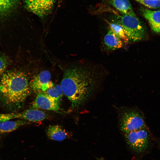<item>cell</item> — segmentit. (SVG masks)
<instances>
[{
	"label": "cell",
	"mask_w": 160,
	"mask_h": 160,
	"mask_svg": "<svg viewBox=\"0 0 160 160\" xmlns=\"http://www.w3.org/2000/svg\"><path fill=\"white\" fill-rule=\"evenodd\" d=\"M95 84L93 76L89 70L73 66L64 70L60 85L63 94L74 108L81 105L92 96Z\"/></svg>",
	"instance_id": "6da1fadb"
},
{
	"label": "cell",
	"mask_w": 160,
	"mask_h": 160,
	"mask_svg": "<svg viewBox=\"0 0 160 160\" xmlns=\"http://www.w3.org/2000/svg\"><path fill=\"white\" fill-rule=\"evenodd\" d=\"M30 83L23 72L11 70L4 73L0 81V95L5 103L13 108L21 106L30 94Z\"/></svg>",
	"instance_id": "7a4b0ae2"
},
{
	"label": "cell",
	"mask_w": 160,
	"mask_h": 160,
	"mask_svg": "<svg viewBox=\"0 0 160 160\" xmlns=\"http://www.w3.org/2000/svg\"><path fill=\"white\" fill-rule=\"evenodd\" d=\"M113 19L112 21L119 24L123 27L129 40L137 42L144 38L146 33L145 26L135 14L121 13L113 17Z\"/></svg>",
	"instance_id": "3957f363"
},
{
	"label": "cell",
	"mask_w": 160,
	"mask_h": 160,
	"mask_svg": "<svg viewBox=\"0 0 160 160\" xmlns=\"http://www.w3.org/2000/svg\"><path fill=\"white\" fill-rule=\"evenodd\" d=\"M119 127L123 134L145 128L144 118L137 109L133 107H125L119 111Z\"/></svg>",
	"instance_id": "277c9868"
},
{
	"label": "cell",
	"mask_w": 160,
	"mask_h": 160,
	"mask_svg": "<svg viewBox=\"0 0 160 160\" xmlns=\"http://www.w3.org/2000/svg\"><path fill=\"white\" fill-rule=\"evenodd\" d=\"M126 142L130 148L138 153L146 150L150 143L149 135L144 128L123 134Z\"/></svg>",
	"instance_id": "5b68a950"
},
{
	"label": "cell",
	"mask_w": 160,
	"mask_h": 160,
	"mask_svg": "<svg viewBox=\"0 0 160 160\" xmlns=\"http://www.w3.org/2000/svg\"><path fill=\"white\" fill-rule=\"evenodd\" d=\"M47 114L41 110L35 109H30L21 112L0 113V121L19 119L26 121L38 122L47 118Z\"/></svg>",
	"instance_id": "8992f818"
},
{
	"label": "cell",
	"mask_w": 160,
	"mask_h": 160,
	"mask_svg": "<svg viewBox=\"0 0 160 160\" xmlns=\"http://www.w3.org/2000/svg\"><path fill=\"white\" fill-rule=\"evenodd\" d=\"M55 0H25L27 9L40 18L47 16L52 12Z\"/></svg>",
	"instance_id": "52a82bcc"
},
{
	"label": "cell",
	"mask_w": 160,
	"mask_h": 160,
	"mask_svg": "<svg viewBox=\"0 0 160 160\" xmlns=\"http://www.w3.org/2000/svg\"><path fill=\"white\" fill-rule=\"evenodd\" d=\"M51 75L47 70L42 71L35 76L30 83L31 90L38 93L44 92L53 86L50 81Z\"/></svg>",
	"instance_id": "ba28073f"
},
{
	"label": "cell",
	"mask_w": 160,
	"mask_h": 160,
	"mask_svg": "<svg viewBox=\"0 0 160 160\" xmlns=\"http://www.w3.org/2000/svg\"><path fill=\"white\" fill-rule=\"evenodd\" d=\"M34 108L58 111L60 110L59 104L44 92L38 93L32 104Z\"/></svg>",
	"instance_id": "9c48e42d"
},
{
	"label": "cell",
	"mask_w": 160,
	"mask_h": 160,
	"mask_svg": "<svg viewBox=\"0 0 160 160\" xmlns=\"http://www.w3.org/2000/svg\"><path fill=\"white\" fill-rule=\"evenodd\" d=\"M140 10L143 17L148 21L152 30L160 34V10H151L143 7H141Z\"/></svg>",
	"instance_id": "30bf717a"
},
{
	"label": "cell",
	"mask_w": 160,
	"mask_h": 160,
	"mask_svg": "<svg viewBox=\"0 0 160 160\" xmlns=\"http://www.w3.org/2000/svg\"><path fill=\"white\" fill-rule=\"evenodd\" d=\"M123 41L109 29L104 37L103 43L107 50L112 51L121 48L123 45Z\"/></svg>",
	"instance_id": "8fae6325"
},
{
	"label": "cell",
	"mask_w": 160,
	"mask_h": 160,
	"mask_svg": "<svg viewBox=\"0 0 160 160\" xmlns=\"http://www.w3.org/2000/svg\"><path fill=\"white\" fill-rule=\"evenodd\" d=\"M46 133L49 139L57 141H62L69 136L65 129L57 125L49 126L46 130Z\"/></svg>",
	"instance_id": "7c38bea8"
},
{
	"label": "cell",
	"mask_w": 160,
	"mask_h": 160,
	"mask_svg": "<svg viewBox=\"0 0 160 160\" xmlns=\"http://www.w3.org/2000/svg\"><path fill=\"white\" fill-rule=\"evenodd\" d=\"M107 3L118 10L121 13L134 15L132 5L129 0H104Z\"/></svg>",
	"instance_id": "4fadbf2b"
},
{
	"label": "cell",
	"mask_w": 160,
	"mask_h": 160,
	"mask_svg": "<svg viewBox=\"0 0 160 160\" xmlns=\"http://www.w3.org/2000/svg\"><path fill=\"white\" fill-rule=\"evenodd\" d=\"M29 123L30 122L22 119L0 121V133L12 132Z\"/></svg>",
	"instance_id": "5bb4252c"
},
{
	"label": "cell",
	"mask_w": 160,
	"mask_h": 160,
	"mask_svg": "<svg viewBox=\"0 0 160 160\" xmlns=\"http://www.w3.org/2000/svg\"><path fill=\"white\" fill-rule=\"evenodd\" d=\"M20 0H0V15L12 12L18 5Z\"/></svg>",
	"instance_id": "9a60e30c"
},
{
	"label": "cell",
	"mask_w": 160,
	"mask_h": 160,
	"mask_svg": "<svg viewBox=\"0 0 160 160\" xmlns=\"http://www.w3.org/2000/svg\"><path fill=\"white\" fill-rule=\"evenodd\" d=\"M44 92L59 104L63 94L61 85L59 84L53 86Z\"/></svg>",
	"instance_id": "2e32d148"
},
{
	"label": "cell",
	"mask_w": 160,
	"mask_h": 160,
	"mask_svg": "<svg viewBox=\"0 0 160 160\" xmlns=\"http://www.w3.org/2000/svg\"><path fill=\"white\" fill-rule=\"evenodd\" d=\"M108 23L109 29L116 36L125 42L129 41L124 29L120 24L112 21L108 22Z\"/></svg>",
	"instance_id": "e0dca14e"
},
{
	"label": "cell",
	"mask_w": 160,
	"mask_h": 160,
	"mask_svg": "<svg viewBox=\"0 0 160 160\" xmlns=\"http://www.w3.org/2000/svg\"><path fill=\"white\" fill-rule=\"evenodd\" d=\"M150 8L156 9L160 7V0H134Z\"/></svg>",
	"instance_id": "ac0fdd59"
},
{
	"label": "cell",
	"mask_w": 160,
	"mask_h": 160,
	"mask_svg": "<svg viewBox=\"0 0 160 160\" xmlns=\"http://www.w3.org/2000/svg\"><path fill=\"white\" fill-rule=\"evenodd\" d=\"M8 62L7 58L3 55H0V76L5 70Z\"/></svg>",
	"instance_id": "d6986e66"
},
{
	"label": "cell",
	"mask_w": 160,
	"mask_h": 160,
	"mask_svg": "<svg viewBox=\"0 0 160 160\" xmlns=\"http://www.w3.org/2000/svg\"><path fill=\"white\" fill-rule=\"evenodd\" d=\"M97 160H104V159L103 158H100L99 159H98Z\"/></svg>",
	"instance_id": "ffe728a7"
},
{
	"label": "cell",
	"mask_w": 160,
	"mask_h": 160,
	"mask_svg": "<svg viewBox=\"0 0 160 160\" xmlns=\"http://www.w3.org/2000/svg\"><path fill=\"white\" fill-rule=\"evenodd\" d=\"M150 0L156 1V0Z\"/></svg>",
	"instance_id": "44dd1931"
}]
</instances>
